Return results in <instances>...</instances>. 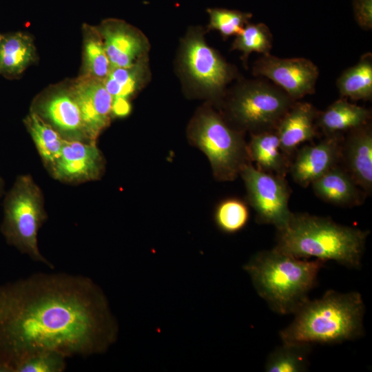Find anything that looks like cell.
I'll use <instances>...</instances> for the list:
<instances>
[{"label":"cell","instance_id":"1","mask_svg":"<svg viewBox=\"0 0 372 372\" xmlns=\"http://www.w3.org/2000/svg\"><path fill=\"white\" fill-rule=\"evenodd\" d=\"M118 333L105 293L89 277L35 273L0 285V364L10 372L43 350L67 358L104 353Z\"/></svg>","mask_w":372,"mask_h":372},{"label":"cell","instance_id":"2","mask_svg":"<svg viewBox=\"0 0 372 372\" xmlns=\"http://www.w3.org/2000/svg\"><path fill=\"white\" fill-rule=\"evenodd\" d=\"M369 234L329 218L292 213L287 225L277 230L273 248L298 258L333 260L359 269Z\"/></svg>","mask_w":372,"mask_h":372},{"label":"cell","instance_id":"3","mask_svg":"<svg viewBox=\"0 0 372 372\" xmlns=\"http://www.w3.org/2000/svg\"><path fill=\"white\" fill-rule=\"evenodd\" d=\"M364 303L358 291H326L308 300L295 313L293 320L280 331L283 343L333 344L363 335Z\"/></svg>","mask_w":372,"mask_h":372},{"label":"cell","instance_id":"4","mask_svg":"<svg viewBox=\"0 0 372 372\" xmlns=\"http://www.w3.org/2000/svg\"><path fill=\"white\" fill-rule=\"evenodd\" d=\"M325 262L302 259L273 248L254 254L243 266L253 286L274 312L294 314L309 299Z\"/></svg>","mask_w":372,"mask_h":372},{"label":"cell","instance_id":"5","mask_svg":"<svg viewBox=\"0 0 372 372\" xmlns=\"http://www.w3.org/2000/svg\"><path fill=\"white\" fill-rule=\"evenodd\" d=\"M47 217L41 189L31 176H19L4 199L1 232L8 245L54 269L38 246V232Z\"/></svg>","mask_w":372,"mask_h":372},{"label":"cell","instance_id":"6","mask_svg":"<svg viewBox=\"0 0 372 372\" xmlns=\"http://www.w3.org/2000/svg\"><path fill=\"white\" fill-rule=\"evenodd\" d=\"M189 132L192 141L206 154L219 180H234L248 164L247 145L241 134L214 111L198 114Z\"/></svg>","mask_w":372,"mask_h":372},{"label":"cell","instance_id":"7","mask_svg":"<svg viewBox=\"0 0 372 372\" xmlns=\"http://www.w3.org/2000/svg\"><path fill=\"white\" fill-rule=\"evenodd\" d=\"M294 101L279 87L254 81L236 90L228 110L239 126L258 133L275 130Z\"/></svg>","mask_w":372,"mask_h":372},{"label":"cell","instance_id":"8","mask_svg":"<svg viewBox=\"0 0 372 372\" xmlns=\"http://www.w3.org/2000/svg\"><path fill=\"white\" fill-rule=\"evenodd\" d=\"M240 174L258 223L283 229L292 214L289 208L291 190L285 177L256 169L250 163L244 165Z\"/></svg>","mask_w":372,"mask_h":372},{"label":"cell","instance_id":"9","mask_svg":"<svg viewBox=\"0 0 372 372\" xmlns=\"http://www.w3.org/2000/svg\"><path fill=\"white\" fill-rule=\"evenodd\" d=\"M254 73L272 81L294 101L314 93L319 76L317 66L307 59H282L270 54L255 63Z\"/></svg>","mask_w":372,"mask_h":372},{"label":"cell","instance_id":"10","mask_svg":"<svg viewBox=\"0 0 372 372\" xmlns=\"http://www.w3.org/2000/svg\"><path fill=\"white\" fill-rule=\"evenodd\" d=\"M182 60L191 79L208 92H221L230 79L228 65L199 34H191L187 38Z\"/></svg>","mask_w":372,"mask_h":372},{"label":"cell","instance_id":"11","mask_svg":"<svg viewBox=\"0 0 372 372\" xmlns=\"http://www.w3.org/2000/svg\"><path fill=\"white\" fill-rule=\"evenodd\" d=\"M103 168V158L95 141L65 140L59 158L49 169L56 180L80 183L99 179Z\"/></svg>","mask_w":372,"mask_h":372},{"label":"cell","instance_id":"12","mask_svg":"<svg viewBox=\"0 0 372 372\" xmlns=\"http://www.w3.org/2000/svg\"><path fill=\"white\" fill-rule=\"evenodd\" d=\"M342 141L341 134H329L318 143L298 149L289 169L293 180L306 187L336 165Z\"/></svg>","mask_w":372,"mask_h":372},{"label":"cell","instance_id":"13","mask_svg":"<svg viewBox=\"0 0 372 372\" xmlns=\"http://www.w3.org/2000/svg\"><path fill=\"white\" fill-rule=\"evenodd\" d=\"M71 92L80 109L87 134L95 141L110 123L112 97L103 81L87 76L75 83Z\"/></svg>","mask_w":372,"mask_h":372},{"label":"cell","instance_id":"14","mask_svg":"<svg viewBox=\"0 0 372 372\" xmlns=\"http://www.w3.org/2000/svg\"><path fill=\"white\" fill-rule=\"evenodd\" d=\"M38 108L39 114L37 113L65 140L94 141L87 134L80 109L71 91H62L50 96Z\"/></svg>","mask_w":372,"mask_h":372},{"label":"cell","instance_id":"15","mask_svg":"<svg viewBox=\"0 0 372 372\" xmlns=\"http://www.w3.org/2000/svg\"><path fill=\"white\" fill-rule=\"evenodd\" d=\"M346 171L366 194L372 189V132L366 124L350 130L340 149Z\"/></svg>","mask_w":372,"mask_h":372},{"label":"cell","instance_id":"16","mask_svg":"<svg viewBox=\"0 0 372 372\" xmlns=\"http://www.w3.org/2000/svg\"><path fill=\"white\" fill-rule=\"evenodd\" d=\"M101 35L111 68H126L134 64L147 49V41L125 24L107 23Z\"/></svg>","mask_w":372,"mask_h":372},{"label":"cell","instance_id":"17","mask_svg":"<svg viewBox=\"0 0 372 372\" xmlns=\"http://www.w3.org/2000/svg\"><path fill=\"white\" fill-rule=\"evenodd\" d=\"M318 112L310 103H293L276 126L282 152L289 156L304 142L317 135L316 121Z\"/></svg>","mask_w":372,"mask_h":372},{"label":"cell","instance_id":"18","mask_svg":"<svg viewBox=\"0 0 372 372\" xmlns=\"http://www.w3.org/2000/svg\"><path fill=\"white\" fill-rule=\"evenodd\" d=\"M315 194L322 200L340 206H354L363 203L365 194L347 172L333 166L311 184Z\"/></svg>","mask_w":372,"mask_h":372},{"label":"cell","instance_id":"19","mask_svg":"<svg viewBox=\"0 0 372 372\" xmlns=\"http://www.w3.org/2000/svg\"><path fill=\"white\" fill-rule=\"evenodd\" d=\"M247 151L249 160L257 164L258 169L285 177L290 162L281 149L276 129L252 133Z\"/></svg>","mask_w":372,"mask_h":372},{"label":"cell","instance_id":"20","mask_svg":"<svg viewBox=\"0 0 372 372\" xmlns=\"http://www.w3.org/2000/svg\"><path fill=\"white\" fill-rule=\"evenodd\" d=\"M370 111L341 98L318 113L317 125L327 134H340L368 124Z\"/></svg>","mask_w":372,"mask_h":372},{"label":"cell","instance_id":"21","mask_svg":"<svg viewBox=\"0 0 372 372\" xmlns=\"http://www.w3.org/2000/svg\"><path fill=\"white\" fill-rule=\"evenodd\" d=\"M34 57L30 37L21 32L0 36V74H20Z\"/></svg>","mask_w":372,"mask_h":372},{"label":"cell","instance_id":"22","mask_svg":"<svg viewBox=\"0 0 372 372\" xmlns=\"http://www.w3.org/2000/svg\"><path fill=\"white\" fill-rule=\"evenodd\" d=\"M372 56L363 55L355 65L344 70L337 80V87L343 98L369 101L372 98Z\"/></svg>","mask_w":372,"mask_h":372},{"label":"cell","instance_id":"23","mask_svg":"<svg viewBox=\"0 0 372 372\" xmlns=\"http://www.w3.org/2000/svg\"><path fill=\"white\" fill-rule=\"evenodd\" d=\"M25 124L43 162L50 168L59 158L65 139L37 112H31Z\"/></svg>","mask_w":372,"mask_h":372},{"label":"cell","instance_id":"24","mask_svg":"<svg viewBox=\"0 0 372 372\" xmlns=\"http://www.w3.org/2000/svg\"><path fill=\"white\" fill-rule=\"evenodd\" d=\"M143 58L130 67L110 68L103 82L112 99H129L142 85L147 69Z\"/></svg>","mask_w":372,"mask_h":372},{"label":"cell","instance_id":"25","mask_svg":"<svg viewBox=\"0 0 372 372\" xmlns=\"http://www.w3.org/2000/svg\"><path fill=\"white\" fill-rule=\"evenodd\" d=\"M311 345L283 343L271 351L265 364L267 372H302L308 369Z\"/></svg>","mask_w":372,"mask_h":372},{"label":"cell","instance_id":"26","mask_svg":"<svg viewBox=\"0 0 372 372\" xmlns=\"http://www.w3.org/2000/svg\"><path fill=\"white\" fill-rule=\"evenodd\" d=\"M273 37L270 30L265 23H247L236 36L232 49L242 53L246 59L252 52L269 54L272 48Z\"/></svg>","mask_w":372,"mask_h":372},{"label":"cell","instance_id":"27","mask_svg":"<svg viewBox=\"0 0 372 372\" xmlns=\"http://www.w3.org/2000/svg\"><path fill=\"white\" fill-rule=\"evenodd\" d=\"M249 216V209L244 202L236 198H230L219 204L214 219L220 230L225 233L234 234L245 227Z\"/></svg>","mask_w":372,"mask_h":372},{"label":"cell","instance_id":"28","mask_svg":"<svg viewBox=\"0 0 372 372\" xmlns=\"http://www.w3.org/2000/svg\"><path fill=\"white\" fill-rule=\"evenodd\" d=\"M207 12L209 29L218 31L225 38L239 34L252 17L249 12L223 8H209Z\"/></svg>","mask_w":372,"mask_h":372},{"label":"cell","instance_id":"29","mask_svg":"<svg viewBox=\"0 0 372 372\" xmlns=\"http://www.w3.org/2000/svg\"><path fill=\"white\" fill-rule=\"evenodd\" d=\"M85 70L86 76L103 81L110 70L103 42L99 36H90L84 46Z\"/></svg>","mask_w":372,"mask_h":372},{"label":"cell","instance_id":"30","mask_svg":"<svg viewBox=\"0 0 372 372\" xmlns=\"http://www.w3.org/2000/svg\"><path fill=\"white\" fill-rule=\"evenodd\" d=\"M66 358L56 351H41L20 362L14 372H63L66 368Z\"/></svg>","mask_w":372,"mask_h":372},{"label":"cell","instance_id":"31","mask_svg":"<svg viewBox=\"0 0 372 372\" xmlns=\"http://www.w3.org/2000/svg\"><path fill=\"white\" fill-rule=\"evenodd\" d=\"M355 19L364 30L372 28V0H353Z\"/></svg>","mask_w":372,"mask_h":372},{"label":"cell","instance_id":"32","mask_svg":"<svg viewBox=\"0 0 372 372\" xmlns=\"http://www.w3.org/2000/svg\"><path fill=\"white\" fill-rule=\"evenodd\" d=\"M131 105L129 99L124 98H113L112 103V114L116 117H125L130 113Z\"/></svg>","mask_w":372,"mask_h":372},{"label":"cell","instance_id":"33","mask_svg":"<svg viewBox=\"0 0 372 372\" xmlns=\"http://www.w3.org/2000/svg\"><path fill=\"white\" fill-rule=\"evenodd\" d=\"M0 372H10V370L7 366L0 364Z\"/></svg>","mask_w":372,"mask_h":372},{"label":"cell","instance_id":"34","mask_svg":"<svg viewBox=\"0 0 372 372\" xmlns=\"http://www.w3.org/2000/svg\"><path fill=\"white\" fill-rule=\"evenodd\" d=\"M3 189V180L0 175V197Z\"/></svg>","mask_w":372,"mask_h":372},{"label":"cell","instance_id":"35","mask_svg":"<svg viewBox=\"0 0 372 372\" xmlns=\"http://www.w3.org/2000/svg\"><path fill=\"white\" fill-rule=\"evenodd\" d=\"M0 36H1V34H0Z\"/></svg>","mask_w":372,"mask_h":372}]
</instances>
